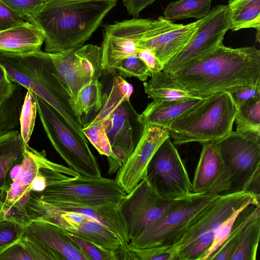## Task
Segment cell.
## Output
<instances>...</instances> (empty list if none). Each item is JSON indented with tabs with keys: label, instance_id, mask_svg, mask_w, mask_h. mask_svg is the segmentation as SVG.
I'll return each mask as SVG.
<instances>
[{
	"label": "cell",
	"instance_id": "cell-34",
	"mask_svg": "<svg viewBox=\"0 0 260 260\" xmlns=\"http://www.w3.org/2000/svg\"><path fill=\"white\" fill-rule=\"evenodd\" d=\"M117 259L176 260L173 245L155 246L144 248L127 247L116 252Z\"/></svg>",
	"mask_w": 260,
	"mask_h": 260
},
{
	"label": "cell",
	"instance_id": "cell-7",
	"mask_svg": "<svg viewBox=\"0 0 260 260\" xmlns=\"http://www.w3.org/2000/svg\"><path fill=\"white\" fill-rule=\"evenodd\" d=\"M223 162V171L209 190L217 195L247 191L254 178L260 174V134L231 131L215 142Z\"/></svg>",
	"mask_w": 260,
	"mask_h": 260
},
{
	"label": "cell",
	"instance_id": "cell-37",
	"mask_svg": "<svg viewBox=\"0 0 260 260\" xmlns=\"http://www.w3.org/2000/svg\"><path fill=\"white\" fill-rule=\"evenodd\" d=\"M82 131L88 141L100 154L107 157L112 156L113 152L104 122L83 126Z\"/></svg>",
	"mask_w": 260,
	"mask_h": 260
},
{
	"label": "cell",
	"instance_id": "cell-11",
	"mask_svg": "<svg viewBox=\"0 0 260 260\" xmlns=\"http://www.w3.org/2000/svg\"><path fill=\"white\" fill-rule=\"evenodd\" d=\"M49 54L57 75L70 95L74 110L79 91L101 76V47L93 44L83 45L69 52Z\"/></svg>",
	"mask_w": 260,
	"mask_h": 260
},
{
	"label": "cell",
	"instance_id": "cell-8",
	"mask_svg": "<svg viewBox=\"0 0 260 260\" xmlns=\"http://www.w3.org/2000/svg\"><path fill=\"white\" fill-rule=\"evenodd\" d=\"M35 96L37 111L47 136L68 167L82 177H101L100 167L88 142L79 136L53 107L38 95Z\"/></svg>",
	"mask_w": 260,
	"mask_h": 260
},
{
	"label": "cell",
	"instance_id": "cell-40",
	"mask_svg": "<svg viewBox=\"0 0 260 260\" xmlns=\"http://www.w3.org/2000/svg\"><path fill=\"white\" fill-rule=\"evenodd\" d=\"M245 207L235 211L221 224L215 234L211 246L202 260H208L209 257L223 244L230 233L236 217Z\"/></svg>",
	"mask_w": 260,
	"mask_h": 260
},
{
	"label": "cell",
	"instance_id": "cell-3",
	"mask_svg": "<svg viewBox=\"0 0 260 260\" xmlns=\"http://www.w3.org/2000/svg\"><path fill=\"white\" fill-rule=\"evenodd\" d=\"M0 64L11 80L33 92L53 107L74 131L88 142L81 118L74 112L70 95L59 79L49 53L0 54Z\"/></svg>",
	"mask_w": 260,
	"mask_h": 260
},
{
	"label": "cell",
	"instance_id": "cell-33",
	"mask_svg": "<svg viewBox=\"0 0 260 260\" xmlns=\"http://www.w3.org/2000/svg\"><path fill=\"white\" fill-rule=\"evenodd\" d=\"M235 121L237 131H252L260 134V95L237 106Z\"/></svg>",
	"mask_w": 260,
	"mask_h": 260
},
{
	"label": "cell",
	"instance_id": "cell-41",
	"mask_svg": "<svg viewBox=\"0 0 260 260\" xmlns=\"http://www.w3.org/2000/svg\"><path fill=\"white\" fill-rule=\"evenodd\" d=\"M143 86L145 93L153 100L173 101L195 98L178 89L164 87L151 86L144 83Z\"/></svg>",
	"mask_w": 260,
	"mask_h": 260
},
{
	"label": "cell",
	"instance_id": "cell-6",
	"mask_svg": "<svg viewBox=\"0 0 260 260\" xmlns=\"http://www.w3.org/2000/svg\"><path fill=\"white\" fill-rule=\"evenodd\" d=\"M249 205H260L248 191L218 196L191 220L173 245L176 260H202L221 224L235 211Z\"/></svg>",
	"mask_w": 260,
	"mask_h": 260
},
{
	"label": "cell",
	"instance_id": "cell-23",
	"mask_svg": "<svg viewBox=\"0 0 260 260\" xmlns=\"http://www.w3.org/2000/svg\"><path fill=\"white\" fill-rule=\"evenodd\" d=\"M40 168L39 161L27 144L18 174L6 191L4 207L11 206L29 194Z\"/></svg>",
	"mask_w": 260,
	"mask_h": 260
},
{
	"label": "cell",
	"instance_id": "cell-38",
	"mask_svg": "<svg viewBox=\"0 0 260 260\" xmlns=\"http://www.w3.org/2000/svg\"><path fill=\"white\" fill-rule=\"evenodd\" d=\"M119 76L122 78L135 77L141 81H146L151 73L144 63L136 54L131 55L120 61L116 67Z\"/></svg>",
	"mask_w": 260,
	"mask_h": 260
},
{
	"label": "cell",
	"instance_id": "cell-35",
	"mask_svg": "<svg viewBox=\"0 0 260 260\" xmlns=\"http://www.w3.org/2000/svg\"><path fill=\"white\" fill-rule=\"evenodd\" d=\"M37 112L35 94L31 91L27 90L19 117L20 133L23 140L27 144L32 134Z\"/></svg>",
	"mask_w": 260,
	"mask_h": 260
},
{
	"label": "cell",
	"instance_id": "cell-27",
	"mask_svg": "<svg viewBox=\"0 0 260 260\" xmlns=\"http://www.w3.org/2000/svg\"><path fill=\"white\" fill-rule=\"evenodd\" d=\"M133 91L132 85L123 78L119 75L114 77L111 91L105 99L102 108L87 124L92 125L106 121L123 102L129 101Z\"/></svg>",
	"mask_w": 260,
	"mask_h": 260
},
{
	"label": "cell",
	"instance_id": "cell-19",
	"mask_svg": "<svg viewBox=\"0 0 260 260\" xmlns=\"http://www.w3.org/2000/svg\"><path fill=\"white\" fill-rule=\"evenodd\" d=\"M43 31L34 24H22L0 31V54H22L41 50Z\"/></svg>",
	"mask_w": 260,
	"mask_h": 260
},
{
	"label": "cell",
	"instance_id": "cell-5",
	"mask_svg": "<svg viewBox=\"0 0 260 260\" xmlns=\"http://www.w3.org/2000/svg\"><path fill=\"white\" fill-rule=\"evenodd\" d=\"M236 110L229 92L214 93L173 121L169 137L174 145L215 142L232 131Z\"/></svg>",
	"mask_w": 260,
	"mask_h": 260
},
{
	"label": "cell",
	"instance_id": "cell-4",
	"mask_svg": "<svg viewBox=\"0 0 260 260\" xmlns=\"http://www.w3.org/2000/svg\"><path fill=\"white\" fill-rule=\"evenodd\" d=\"M39 162V173L44 177L45 185L41 190L31 189L30 195L46 204L119 206L126 194L115 179L70 176Z\"/></svg>",
	"mask_w": 260,
	"mask_h": 260
},
{
	"label": "cell",
	"instance_id": "cell-9",
	"mask_svg": "<svg viewBox=\"0 0 260 260\" xmlns=\"http://www.w3.org/2000/svg\"><path fill=\"white\" fill-rule=\"evenodd\" d=\"M218 196L210 192H192L173 200L160 217L131 241L128 247L144 248L174 245L191 220Z\"/></svg>",
	"mask_w": 260,
	"mask_h": 260
},
{
	"label": "cell",
	"instance_id": "cell-49",
	"mask_svg": "<svg viewBox=\"0 0 260 260\" xmlns=\"http://www.w3.org/2000/svg\"><path fill=\"white\" fill-rule=\"evenodd\" d=\"M6 191H0V220L5 218L4 212V202Z\"/></svg>",
	"mask_w": 260,
	"mask_h": 260
},
{
	"label": "cell",
	"instance_id": "cell-15",
	"mask_svg": "<svg viewBox=\"0 0 260 260\" xmlns=\"http://www.w3.org/2000/svg\"><path fill=\"white\" fill-rule=\"evenodd\" d=\"M169 137L167 128L156 125L144 126L132 153L117 172L115 179L126 193L146 177L150 160Z\"/></svg>",
	"mask_w": 260,
	"mask_h": 260
},
{
	"label": "cell",
	"instance_id": "cell-45",
	"mask_svg": "<svg viewBox=\"0 0 260 260\" xmlns=\"http://www.w3.org/2000/svg\"><path fill=\"white\" fill-rule=\"evenodd\" d=\"M136 55L146 65L151 75L162 71L164 65L150 50L147 48H140Z\"/></svg>",
	"mask_w": 260,
	"mask_h": 260
},
{
	"label": "cell",
	"instance_id": "cell-24",
	"mask_svg": "<svg viewBox=\"0 0 260 260\" xmlns=\"http://www.w3.org/2000/svg\"><path fill=\"white\" fill-rule=\"evenodd\" d=\"M27 144L16 129L0 136V191H6L8 173L21 162Z\"/></svg>",
	"mask_w": 260,
	"mask_h": 260
},
{
	"label": "cell",
	"instance_id": "cell-12",
	"mask_svg": "<svg viewBox=\"0 0 260 260\" xmlns=\"http://www.w3.org/2000/svg\"><path fill=\"white\" fill-rule=\"evenodd\" d=\"M146 177L164 199L173 200L192 193V183L170 137L150 160Z\"/></svg>",
	"mask_w": 260,
	"mask_h": 260
},
{
	"label": "cell",
	"instance_id": "cell-36",
	"mask_svg": "<svg viewBox=\"0 0 260 260\" xmlns=\"http://www.w3.org/2000/svg\"><path fill=\"white\" fill-rule=\"evenodd\" d=\"M63 230L69 238L84 252L89 260H117L116 251L103 248L74 233Z\"/></svg>",
	"mask_w": 260,
	"mask_h": 260
},
{
	"label": "cell",
	"instance_id": "cell-17",
	"mask_svg": "<svg viewBox=\"0 0 260 260\" xmlns=\"http://www.w3.org/2000/svg\"><path fill=\"white\" fill-rule=\"evenodd\" d=\"M22 236L48 248L63 260H89L62 228L50 221L31 220L25 226Z\"/></svg>",
	"mask_w": 260,
	"mask_h": 260
},
{
	"label": "cell",
	"instance_id": "cell-14",
	"mask_svg": "<svg viewBox=\"0 0 260 260\" xmlns=\"http://www.w3.org/2000/svg\"><path fill=\"white\" fill-rule=\"evenodd\" d=\"M173 200L160 197L147 177L126 193L119 207L125 219L129 241L159 218Z\"/></svg>",
	"mask_w": 260,
	"mask_h": 260
},
{
	"label": "cell",
	"instance_id": "cell-48",
	"mask_svg": "<svg viewBox=\"0 0 260 260\" xmlns=\"http://www.w3.org/2000/svg\"><path fill=\"white\" fill-rule=\"evenodd\" d=\"M16 84L11 80L5 69L0 64V100L9 94Z\"/></svg>",
	"mask_w": 260,
	"mask_h": 260
},
{
	"label": "cell",
	"instance_id": "cell-43",
	"mask_svg": "<svg viewBox=\"0 0 260 260\" xmlns=\"http://www.w3.org/2000/svg\"><path fill=\"white\" fill-rule=\"evenodd\" d=\"M25 21V17L14 12L0 1V31L20 25Z\"/></svg>",
	"mask_w": 260,
	"mask_h": 260
},
{
	"label": "cell",
	"instance_id": "cell-26",
	"mask_svg": "<svg viewBox=\"0 0 260 260\" xmlns=\"http://www.w3.org/2000/svg\"><path fill=\"white\" fill-rule=\"evenodd\" d=\"M257 218H260V205L245 207L236 217L225 242L208 260H230L241 232L248 224Z\"/></svg>",
	"mask_w": 260,
	"mask_h": 260
},
{
	"label": "cell",
	"instance_id": "cell-16",
	"mask_svg": "<svg viewBox=\"0 0 260 260\" xmlns=\"http://www.w3.org/2000/svg\"><path fill=\"white\" fill-rule=\"evenodd\" d=\"M137 114L129 101H126L104 122L113 152L112 156L107 157L109 174L117 172L135 148L131 121L134 116Z\"/></svg>",
	"mask_w": 260,
	"mask_h": 260
},
{
	"label": "cell",
	"instance_id": "cell-31",
	"mask_svg": "<svg viewBox=\"0 0 260 260\" xmlns=\"http://www.w3.org/2000/svg\"><path fill=\"white\" fill-rule=\"evenodd\" d=\"M259 235L260 218H257L241 232L230 260H255Z\"/></svg>",
	"mask_w": 260,
	"mask_h": 260
},
{
	"label": "cell",
	"instance_id": "cell-21",
	"mask_svg": "<svg viewBox=\"0 0 260 260\" xmlns=\"http://www.w3.org/2000/svg\"><path fill=\"white\" fill-rule=\"evenodd\" d=\"M204 99L190 98L179 101L153 100L148 104L137 120L143 125L150 124L169 129L177 118L202 103Z\"/></svg>",
	"mask_w": 260,
	"mask_h": 260
},
{
	"label": "cell",
	"instance_id": "cell-46",
	"mask_svg": "<svg viewBox=\"0 0 260 260\" xmlns=\"http://www.w3.org/2000/svg\"><path fill=\"white\" fill-rule=\"evenodd\" d=\"M230 93L237 107L248 100L260 95V85L243 88Z\"/></svg>",
	"mask_w": 260,
	"mask_h": 260
},
{
	"label": "cell",
	"instance_id": "cell-10",
	"mask_svg": "<svg viewBox=\"0 0 260 260\" xmlns=\"http://www.w3.org/2000/svg\"><path fill=\"white\" fill-rule=\"evenodd\" d=\"M177 25L161 16L157 19H133L117 21L105 26L102 44V68L115 70L125 58L137 54L140 41L166 32Z\"/></svg>",
	"mask_w": 260,
	"mask_h": 260
},
{
	"label": "cell",
	"instance_id": "cell-13",
	"mask_svg": "<svg viewBox=\"0 0 260 260\" xmlns=\"http://www.w3.org/2000/svg\"><path fill=\"white\" fill-rule=\"evenodd\" d=\"M230 29L226 6L218 5L203 19L189 42L164 66L162 72L170 74L205 56L222 45Z\"/></svg>",
	"mask_w": 260,
	"mask_h": 260
},
{
	"label": "cell",
	"instance_id": "cell-2",
	"mask_svg": "<svg viewBox=\"0 0 260 260\" xmlns=\"http://www.w3.org/2000/svg\"><path fill=\"white\" fill-rule=\"evenodd\" d=\"M117 0H51L27 17L45 36L48 53H67L84 45Z\"/></svg>",
	"mask_w": 260,
	"mask_h": 260
},
{
	"label": "cell",
	"instance_id": "cell-29",
	"mask_svg": "<svg viewBox=\"0 0 260 260\" xmlns=\"http://www.w3.org/2000/svg\"><path fill=\"white\" fill-rule=\"evenodd\" d=\"M212 0H178L170 3L164 11V17L171 21L189 18L199 20L210 12Z\"/></svg>",
	"mask_w": 260,
	"mask_h": 260
},
{
	"label": "cell",
	"instance_id": "cell-28",
	"mask_svg": "<svg viewBox=\"0 0 260 260\" xmlns=\"http://www.w3.org/2000/svg\"><path fill=\"white\" fill-rule=\"evenodd\" d=\"M18 84L0 100V136L14 130L19 125V117L25 92Z\"/></svg>",
	"mask_w": 260,
	"mask_h": 260
},
{
	"label": "cell",
	"instance_id": "cell-42",
	"mask_svg": "<svg viewBox=\"0 0 260 260\" xmlns=\"http://www.w3.org/2000/svg\"><path fill=\"white\" fill-rule=\"evenodd\" d=\"M14 12L27 17L51 0H0Z\"/></svg>",
	"mask_w": 260,
	"mask_h": 260
},
{
	"label": "cell",
	"instance_id": "cell-39",
	"mask_svg": "<svg viewBox=\"0 0 260 260\" xmlns=\"http://www.w3.org/2000/svg\"><path fill=\"white\" fill-rule=\"evenodd\" d=\"M25 226L11 219L0 220V255L21 238Z\"/></svg>",
	"mask_w": 260,
	"mask_h": 260
},
{
	"label": "cell",
	"instance_id": "cell-1",
	"mask_svg": "<svg viewBox=\"0 0 260 260\" xmlns=\"http://www.w3.org/2000/svg\"><path fill=\"white\" fill-rule=\"evenodd\" d=\"M144 83L180 90L200 99L259 86L260 51L254 46L233 48L222 44L174 73L152 74Z\"/></svg>",
	"mask_w": 260,
	"mask_h": 260
},
{
	"label": "cell",
	"instance_id": "cell-44",
	"mask_svg": "<svg viewBox=\"0 0 260 260\" xmlns=\"http://www.w3.org/2000/svg\"><path fill=\"white\" fill-rule=\"evenodd\" d=\"M3 259L34 260V258L20 239L0 255V260Z\"/></svg>",
	"mask_w": 260,
	"mask_h": 260
},
{
	"label": "cell",
	"instance_id": "cell-30",
	"mask_svg": "<svg viewBox=\"0 0 260 260\" xmlns=\"http://www.w3.org/2000/svg\"><path fill=\"white\" fill-rule=\"evenodd\" d=\"M74 234L108 250L116 252L125 248L114 233L95 220L84 223Z\"/></svg>",
	"mask_w": 260,
	"mask_h": 260
},
{
	"label": "cell",
	"instance_id": "cell-20",
	"mask_svg": "<svg viewBox=\"0 0 260 260\" xmlns=\"http://www.w3.org/2000/svg\"><path fill=\"white\" fill-rule=\"evenodd\" d=\"M49 205L63 210L77 212L86 215L114 233L120 239L124 248L128 246L130 241L126 225L119 206L112 205L82 206L62 203Z\"/></svg>",
	"mask_w": 260,
	"mask_h": 260
},
{
	"label": "cell",
	"instance_id": "cell-25",
	"mask_svg": "<svg viewBox=\"0 0 260 260\" xmlns=\"http://www.w3.org/2000/svg\"><path fill=\"white\" fill-rule=\"evenodd\" d=\"M226 6L230 29L253 28L259 31L260 0H229Z\"/></svg>",
	"mask_w": 260,
	"mask_h": 260
},
{
	"label": "cell",
	"instance_id": "cell-47",
	"mask_svg": "<svg viewBox=\"0 0 260 260\" xmlns=\"http://www.w3.org/2000/svg\"><path fill=\"white\" fill-rule=\"evenodd\" d=\"M128 14L137 18L140 12L157 0H122Z\"/></svg>",
	"mask_w": 260,
	"mask_h": 260
},
{
	"label": "cell",
	"instance_id": "cell-22",
	"mask_svg": "<svg viewBox=\"0 0 260 260\" xmlns=\"http://www.w3.org/2000/svg\"><path fill=\"white\" fill-rule=\"evenodd\" d=\"M200 159L192 182V192H206L214 185L223 171L222 159L215 142L202 143Z\"/></svg>",
	"mask_w": 260,
	"mask_h": 260
},
{
	"label": "cell",
	"instance_id": "cell-18",
	"mask_svg": "<svg viewBox=\"0 0 260 260\" xmlns=\"http://www.w3.org/2000/svg\"><path fill=\"white\" fill-rule=\"evenodd\" d=\"M201 20L187 24H177L166 32L144 39L139 43V48L150 50L164 66L189 42Z\"/></svg>",
	"mask_w": 260,
	"mask_h": 260
},
{
	"label": "cell",
	"instance_id": "cell-32",
	"mask_svg": "<svg viewBox=\"0 0 260 260\" xmlns=\"http://www.w3.org/2000/svg\"><path fill=\"white\" fill-rule=\"evenodd\" d=\"M102 89L99 79H94L79 91L74 107L78 117L81 118L83 114L100 111L103 103Z\"/></svg>",
	"mask_w": 260,
	"mask_h": 260
}]
</instances>
